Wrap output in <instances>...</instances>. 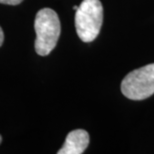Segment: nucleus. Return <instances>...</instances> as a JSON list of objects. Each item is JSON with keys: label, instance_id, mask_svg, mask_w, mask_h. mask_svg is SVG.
I'll use <instances>...</instances> for the list:
<instances>
[{"label": "nucleus", "instance_id": "f257e3e1", "mask_svg": "<svg viewBox=\"0 0 154 154\" xmlns=\"http://www.w3.org/2000/svg\"><path fill=\"white\" fill-rule=\"evenodd\" d=\"M34 29L36 53L46 56L55 48L60 36L61 26L57 13L50 8L39 10L35 17Z\"/></svg>", "mask_w": 154, "mask_h": 154}, {"label": "nucleus", "instance_id": "0eeeda50", "mask_svg": "<svg viewBox=\"0 0 154 154\" xmlns=\"http://www.w3.org/2000/svg\"><path fill=\"white\" fill-rule=\"evenodd\" d=\"M73 9H74V10L76 11L77 9H78V6H73Z\"/></svg>", "mask_w": 154, "mask_h": 154}, {"label": "nucleus", "instance_id": "20e7f679", "mask_svg": "<svg viewBox=\"0 0 154 154\" xmlns=\"http://www.w3.org/2000/svg\"><path fill=\"white\" fill-rule=\"evenodd\" d=\"M89 144V134L83 129H76L67 135L62 148L58 154H81L85 151Z\"/></svg>", "mask_w": 154, "mask_h": 154}, {"label": "nucleus", "instance_id": "7ed1b4c3", "mask_svg": "<svg viewBox=\"0 0 154 154\" xmlns=\"http://www.w3.org/2000/svg\"><path fill=\"white\" fill-rule=\"evenodd\" d=\"M121 91L131 100H143L154 94V63L128 73L121 82Z\"/></svg>", "mask_w": 154, "mask_h": 154}, {"label": "nucleus", "instance_id": "423d86ee", "mask_svg": "<svg viewBox=\"0 0 154 154\" xmlns=\"http://www.w3.org/2000/svg\"><path fill=\"white\" fill-rule=\"evenodd\" d=\"M3 41H4V33H3L1 27H0V46L3 44Z\"/></svg>", "mask_w": 154, "mask_h": 154}, {"label": "nucleus", "instance_id": "6e6552de", "mask_svg": "<svg viewBox=\"0 0 154 154\" xmlns=\"http://www.w3.org/2000/svg\"><path fill=\"white\" fill-rule=\"evenodd\" d=\"M1 141H2V137L0 136V143H1Z\"/></svg>", "mask_w": 154, "mask_h": 154}, {"label": "nucleus", "instance_id": "39448f33", "mask_svg": "<svg viewBox=\"0 0 154 154\" xmlns=\"http://www.w3.org/2000/svg\"><path fill=\"white\" fill-rule=\"evenodd\" d=\"M23 0H0V3L2 4H7V5H17L20 4Z\"/></svg>", "mask_w": 154, "mask_h": 154}, {"label": "nucleus", "instance_id": "f03ea898", "mask_svg": "<svg viewBox=\"0 0 154 154\" xmlns=\"http://www.w3.org/2000/svg\"><path fill=\"white\" fill-rule=\"evenodd\" d=\"M103 21V7L99 0H83L75 14V27L83 42H91L98 36Z\"/></svg>", "mask_w": 154, "mask_h": 154}]
</instances>
